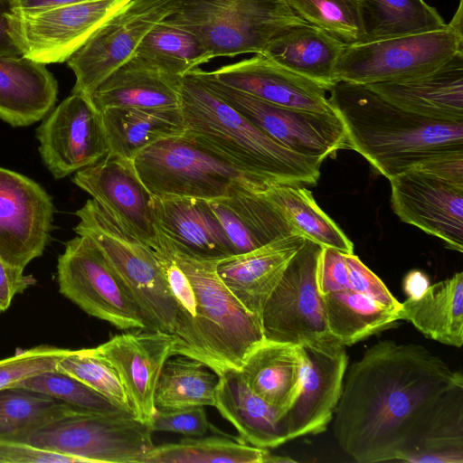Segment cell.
<instances>
[{
	"instance_id": "cell-1",
	"label": "cell",
	"mask_w": 463,
	"mask_h": 463,
	"mask_svg": "<svg viewBox=\"0 0 463 463\" xmlns=\"http://www.w3.org/2000/svg\"><path fill=\"white\" fill-rule=\"evenodd\" d=\"M463 376L418 344L380 341L346 373L334 412L340 448L359 463L403 461Z\"/></svg>"
},
{
	"instance_id": "cell-2",
	"label": "cell",
	"mask_w": 463,
	"mask_h": 463,
	"mask_svg": "<svg viewBox=\"0 0 463 463\" xmlns=\"http://www.w3.org/2000/svg\"><path fill=\"white\" fill-rule=\"evenodd\" d=\"M329 93L347 148L388 180L440 155L463 151V122L438 121L410 112L365 85L338 81Z\"/></svg>"
},
{
	"instance_id": "cell-3",
	"label": "cell",
	"mask_w": 463,
	"mask_h": 463,
	"mask_svg": "<svg viewBox=\"0 0 463 463\" xmlns=\"http://www.w3.org/2000/svg\"><path fill=\"white\" fill-rule=\"evenodd\" d=\"M181 111L185 133L250 178L315 185L323 160L283 146L227 104L193 71L184 76Z\"/></svg>"
},
{
	"instance_id": "cell-4",
	"label": "cell",
	"mask_w": 463,
	"mask_h": 463,
	"mask_svg": "<svg viewBox=\"0 0 463 463\" xmlns=\"http://www.w3.org/2000/svg\"><path fill=\"white\" fill-rule=\"evenodd\" d=\"M165 19L193 33L213 59L261 53L280 33L307 24L284 0H175Z\"/></svg>"
},
{
	"instance_id": "cell-5",
	"label": "cell",
	"mask_w": 463,
	"mask_h": 463,
	"mask_svg": "<svg viewBox=\"0 0 463 463\" xmlns=\"http://www.w3.org/2000/svg\"><path fill=\"white\" fill-rule=\"evenodd\" d=\"M75 215V233L90 238L101 250L141 309L147 327L173 335L175 304L154 249L93 199Z\"/></svg>"
},
{
	"instance_id": "cell-6",
	"label": "cell",
	"mask_w": 463,
	"mask_h": 463,
	"mask_svg": "<svg viewBox=\"0 0 463 463\" xmlns=\"http://www.w3.org/2000/svg\"><path fill=\"white\" fill-rule=\"evenodd\" d=\"M162 249L169 252L191 282L206 366L218 376L239 371L246 356L265 340L260 321L221 279L216 270L219 260Z\"/></svg>"
},
{
	"instance_id": "cell-7",
	"label": "cell",
	"mask_w": 463,
	"mask_h": 463,
	"mask_svg": "<svg viewBox=\"0 0 463 463\" xmlns=\"http://www.w3.org/2000/svg\"><path fill=\"white\" fill-rule=\"evenodd\" d=\"M445 27L347 44L335 67L338 81L370 85L428 75L463 52V5Z\"/></svg>"
},
{
	"instance_id": "cell-8",
	"label": "cell",
	"mask_w": 463,
	"mask_h": 463,
	"mask_svg": "<svg viewBox=\"0 0 463 463\" xmlns=\"http://www.w3.org/2000/svg\"><path fill=\"white\" fill-rule=\"evenodd\" d=\"M133 164L155 197L210 201L228 195L241 183L259 182L224 162L185 132L146 146L133 158Z\"/></svg>"
},
{
	"instance_id": "cell-9",
	"label": "cell",
	"mask_w": 463,
	"mask_h": 463,
	"mask_svg": "<svg viewBox=\"0 0 463 463\" xmlns=\"http://www.w3.org/2000/svg\"><path fill=\"white\" fill-rule=\"evenodd\" d=\"M24 442L81 463H143L154 448L149 425L121 410L80 409L38 430Z\"/></svg>"
},
{
	"instance_id": "cell-10",
	"label": "cell",
	"mask_w": 463,
	"mask_h": 463,
	"mask_svg": "<svg viewBox=\"0 0 463 463\" xmlns=\"http://www.w3.org/2000/svg\"><path fill=\"white\" fill-rule=\"evenodd\" d=\"M57 273L60 292L87 314L121 330L147 327L124 282L90 238L77 235L66 242Z\"/></svg>"
},
{
	"instance_id": "cell-11",
	"label": "cell",
	"mask_w": 463,
	"mask_h": 463,
	"mask_svg": "<svg viewBox=\"0 0 463 463\" xmlns=\"http://www.w3.org/2000/svg\"><path fill=\"white\" fill-rule=\"evenodd\" d=\"M192 71L248 121L298 155L324 161L347 148L345 128L336 113L274 105L219 82L207 71L196 68Z\"/></svg>"
},
{
	"instance_id": "cell-12",
	"label": "cell",
	"mask_w": 463,
	"mask_h": 463,
	"mask_svg": "<svg viewBox=\"0 0 463 463\" xmlns=\"http://www.w3.org/2000/svg\"><path fill=\"white\" fill-rule=\"evenodd\" d=\"M130 0H89L31 13L6 14L9 36L21 55L43 64L67 61Z\"/></svg>"
},
{
	"instance_id": "cell-13",
	"label": "cell",
	"mask_w": 463,
	"mask_h": 463,
	"mask_svg": "<svg viewBox=\"0 0 463 463\" xmlns=\"http://www.w3.org/2000/svg\"><path fill=\"white\" fill-rule=\"evenodd\" d=\"M321 250L320 244L305 239L288 262L262 308L260 325L266 340L301 345L331 335L317 279Z\"/></svg>"
},
{
	"instance_id": "cell-14",
	"label": "cell",
	"mask_w": 463,
	"mask_h": 463,
	"mask_svg": "<svg viewBox=\"0 0 463 463\" xmlns=\"http://www.w3.org/2000/svg\"><path fill=\"white\" fill-rule=\"evenodd\" d=\"M175 9V0H130L102 24L67 61L75 76L71 93L94 90L136 52L145 35Z\"/></svg>"
},
{
	"instance_id": "cell-15",
	"label": "cell",
	"mask_w": 463,
	"mask_h": 463,
	"mask_svg": "<svg viewBox=\"0 0 463 463\" xmlns=\"http://www.w3.org/2000/svg\"><path fill=\"white\" fill-rule=\"evenodd\" d=\"M39 153L55 179L94 165L109 154L101 113L91 98L71 93L36 129Z\"/></svg>"
},
{
	"instance_id": "cell-16",
	"label": "cell",
	"mask_w": 463,
	"mask_h": 463,
	"mask_svg": "<svg viewBox=\"0 0 463 463\" xmlns=\"http://www.w3.org/2000/svg\"><path fill=\"white\" fill-rule=\"evenodd\" d=\"M299 346L303 359L300 391L280 418L288 441L326 430L338 403L348 364L345 346L331 335Z\"/></svg>"
},
{
	"instance_id": "cell-17",
	"label": "cell",
	"mask_w": 463,
	"mask_h": 463,
	"mask_svg": "<svg viewBox=\"0 0 463 463\" xmlns=\"http://www.w3.org/2000/svg\"><path fill=\"white\" fill-rule=\"evenodd\" d=\"M55 208L38 183L0 167V257L24 269L49 243Z\"/></svg>"
},
{
	"instance_id": "cell-18",
	"label": "cell",
	"mask_w": 463,
	"mask_h": 463,
	"mask_svg": "<svg viewBox=\"0 0 463 463\" xmlns=\"http://www.w3.org/2000/svg\"><path fill=\"white\" fill-rule=\"evenodd\" d=\"M389 182L392 209L401 221L462 252L463 185L416 169L396 175Z\"/></svg>"
},
{
	"instance_id": "cell-19",
	"label": "cell",
	"mask_w": 463,
	"mask_h": 463,
	"mask_svg": "<svg viewBox=\"0 0 463 463\" xmlns=\"http://www.w3.org/2000/svg\"><path fill=\"white\" fill-rule=\"evenodd\" d=\"M105 211L154 250L160 244L154 195L140 179L133 160L108 154L72 177Z\"/></svg>"
},
{
	"instance_id": "cell-20",
	"label": "cell",
	"mask_w": 463,
	"mask_h": 463,
	"mask_svg": "<svg viewBox=\"0 0 463 463\" xmlns=\"http://www.w3.org/2000/svg\"><path fill=\"white\" fill-rule=\"evenodd\" d=\"M174 346L173 335L146 327L128 329L94 347L116 369L133 415L149 427L156 410V386Z\"/></svg>"
},
{
	"instance_id": "cell-21",
	"label": "cell",
	"mask_w": 463,
	"mask_h": 463,
	"mask_svg": "<svg viewBox=\"0 0 463 463\" xmlns=\"http://www.w3.org/2000/svg\"><path fill=\"white\" fill-rule=\"evenodd\" d=\"M209 73L226 86L274 105L335 113L326 89L262 53L222 66Z\"/></svg>"
},
{
	"instance_id": "cell-22",
	"label": "cell",
	"mask_w": 463,
	"mask_h": 463,
	"mask_svg": "<svg viewBox=\"0 0 463 463\" xmlns=\"http://www.w3.org/2000/svg\"><path fill=\"white\" fill-rule=\"evenodd\" d=\"M154 215L160 241L158 248L210 260L234 255L207 200L154 196Z\"/></svg>"
},
{
	"instance_id": "cell-23",
	"label": "cell",
	"mask_w": 463,
	"mask_h": 463,
	"mask_svg": "<svg viewBox=\"0 0 463 463\" xmlns=\"http://www.w3.org/2000/svg\"><path fill=\"white\" fill-rule=\"evenodd\" d=\"M264 184L246 181L236 185L228 195L208 201L234 255L298 234L279 210L263 195L261 189Z\"/></svg>"
},
{
	"instance_id": "cell-24",
	"label": "cell",
	"mask_w": 463,
	"mask_h": 463,
	"mask_svg": "<svg viewBox=\"0 0 463 463\" xmlns=\"http://www.w3.org/2000/svg\"><path fill=\"white\" fill-rule=\"evenodd\" d=\"M291 234L217 262L216 270L232 293L260 321L262 308L293 256L305 242Z\"/></svg>"
},
{
	"instance_id": "cell-25",
	"label": "cell",
	"mask_w": 463,
	"mask_h": 463,
	"mask_svg": "<svg viewBox=\"0 0 463 463\" xmlns=\"http://www.w3.org/2000/svg\"><path fill=\"white\" fill-rule=\"evenodd\" d=\"M365 86L391 103L424 118L463 122V52L428 75Z\"/></svg>"
},
{
	"instance_id": "cell-26",
	"label": "cell",
	"mask_w": 463,
	"mask_h": 463,
	"mask_svg": "<svg viewBox=\"0 0 463 463\" xmlns=\"http://www.w3.org/2000/svg\"><path fill=\"white\" fill-rule=\"evenodd\" d=\"M58 82L45 64L0 55V119L12 127L42 120L54 107Z\"/></svg>"
},
{
	"instance_id": "cell-27",
	"label": "cell",
	"mask_w": 463,
	"mask_h": 463,
	"mask_svg": "<svg viewBox=\"0 0 463 463\" xmlns=\"http://www.w3.org/2000/svg\"><path fill=\"white\" fill-rule=\"evenodd\" d=\"M183 78L133 55L99 84L91 100L99 111L109 108H180Z\"/></svg>"
},
{
	"instance_id": "cell-28",
	"label": "cell",
	"mask_w": 463,
	"mask_h": 463,
	"mask_svg": "<svg viewBox=\"0 0 463 463\" xmlns=\"http://www.w3.org/2000/svg\"><path fill=\"white\" fill-rule=\"evenodd\" d=\"M214 407L245 443L268 449L288 442L279 411L252 392L239 371L219 376Z\"/></svg>"
},
{
	"instance_id": "cell-29",
	"label": "cell",
	"mask_w": 463,
	"mask_h": 463,
	"mask_svg": "<svg viewBox=\"0 0 463 463\" xmlns=\"http://www.w3.org/2000/svg\"><path fill=\"white\" fill-rule=\"evenodd\" d=\"M346 45L326 32L304 24L275 36L261 53L329 91L338 82L335 67Z\"/></svg>"
},
{
	"instance_id": "cell-30",
	"label": "cell",
	"mask_w": 463,
	"mask_h": 463,
	"mask_svg": "<svg viewBox=\"0 0 463 463\" xmlns=\"http://www.w3.org/2000/svg\"><path fill=\"white\" fill-rule=\"evenodd\" d=\"M302 365L299 345L265 339L246 356L239 373L252 392L282 416L299 393Z\"/></svg>"
},
{
	"instance_id": "cell-31",
	"label": "cell",
	"mask_w": 463,
	"mask_h": 463,
	"mask_svg": "<svg viewBox=\"0 0 463 463\" xmlns=\"http://www.w3.org/2000/svg\"><path fill=\"white\" fill-rule=\"evenodd\" d=\"M425 336L447 345H463V272L429 286L417 298H408L396 313Z\"/></svg>"
},
{
	"instance_id": "cell-32",
	"label": "cell",
	"mask_w": 463,
	"mask_h": 463,
	"mask_svg": "<svg viewBox=\"0 0 463 463\" xmlns=\"http://www.w3.org/2000/svg\"><path fill=\"white\" fill-rule=\"evenodd\" d=\"M109 154L133 160L146 146L185 132L181 108L100 110Z\"/></svg>"
},
{
	"instance_id": "cell-33",
	"label": "cell",
	"mask_w": 463,
	"mask_h": 463,
	"mask_svg": "<svg viewBox=\"0 0 463 463\" xmlns=\"http://www.w3.org/2000/svg\"><path fill=\"white\" fill-rule=\"evenodd\" d=\"M261 192L299 235L322 247L354 253L353 242L318 206L312 193L303 184L267 183Z\"/></svg>"
},
{
	"instance_id": "cell-34",
	"label": "cell",
	"mask_w": 463,
	"mask_h": 463,
	"mask_svg": "<svg viewBox=\"0 0 463 463\" xmlns=\"http://www.w3.org/2000/svg\"><path fill=\"white\" fill-rule=\"evenodd\" d=\"M403 462H463V386L440 401Z\"/></svg>"
},
{
	"instance_id": "cell-35",
	"label": "cell",
	"mask_w": 463,
	"mask_h": 463,
	"mask_svg": "<svg viewBox=\"0 0 463 463\" xmlns=\"http://www.w3.org/2000/svg\"><path fill=\"white\" fill-rule=\"evenodd\" d=\"M219 376L201 362L171 355L163 365L154 394L156 410L214 407Z\"/></svg>"
},
{
	"instance_id": "cell-36",
	"label": "cell",
	"mask_w": 463,
	"mask_h": 463,
	"mask_svg": "<svg viewBox=\"0 0 463 463\" xmlns=\"http://www.w3.org/2000/svg\"><path fill=\"white\" fill-rule=\"evenodd\" d=\"M329 334L345 346L390 327L397 315L352 288L322 295Z\"/></svg>"
},
{
	"instance_id": "cell-37",
	"label": "cell",
	"mask_w": 463,
	"mask_h": 463,
	"mask_svg": "<svg viewBox=\"0 0 463 463\" xmlns=\"http://www.w3.org/2000/svg\"><path fill=\"white\" fill-rule=\"evenodd\" d=\"M279 463L294 462L288 457L271 454L243 441L223 437H186L176 443L154 448L143 463Z\"/></svg>"
},
{
	"instance_id": "cell-38",
	"label": "cell",
	"mask_w": 463,
	"mask_h": 463,
	"mask_svg": "<svg viewBox=\"0 0 463 463\" xmlns=\"http://www.w3.org/2000/svg\"><path fill=\"white\" fill-rule=\"evenodd\" d=\"M81 408L21 387L0 390V440L24 442L38 430ZM85 410V409H84Z\"/></svg>"
},
{
	"instance_id": "cell-39",
	"label": "cell",
	"mask_w": 463,
	"mask_h": 463,
	"mask_svg": "<svg viewBox=\"0 0 463 463\" xmlns=\"http://www.w3.org/2000/svg\"><path fill=\"white\" fill-rule=\"evenodd\" d=\"M134 55L165 73L179 77L213 60L193 33L166 19L151 28Z\"/></svg>"
},
{
	"instance_id": "cell-40",
	"label": "cell",
	"mask_w": 463,
	"mask_h": 463,
	"mask_svg": "<svg viewBox=\"0 0 463 463\" xmlns=\"http://www.w3.org/2000/svg\"><path fill=\"white\" fill-rule=\"evenodd\" d=\"M364 24V42H371L439 30L447 24L423 0H366Z\"/></svg>"
},
{
	"instance_id": "cell-41",
	"label": "cell",
	"mask_w": 463,
	"mask_h": 463,
	"mask_svg": "<svg viewBox=\"0 0 463 463\" xmlns=\"http://www.w3.org/2000/svg\"><path fill=\"white\" fill-rule=\"evenodd\" d=\"M307 24L317 27L346 44L366 39V0H284Z\"/></svg>"
},
{
	"instance_id": "cell-42",
	"label": "cell",
	"mask_w": 463,
	"mask_h": 463,
	"mask_svg": "<svg viewBox=\"0 0 463 463\" xmlns=\"http://www.w3.org/2000/svg\"><path fill=\"white\" fill-rule=\"evenodd\" d=\"M56 370L82 382L119 410L133 414L116 369L94 348L70 350L59 361Z\"/></svg>"
},
{
	"instance_id": "cell-43",
	"label": "cell",
	"mask_w": 463,
	"mask_h": 463,
	"mask_svg": "<svg viewBox=\"0 0 463 463\" xmlns=\"http://www.w3.org/2000/svg\"><path fill=\"white\" fill-rule=\"evenodd\" d=\"M14 387L35 391L89 411L107 412L119 410L82 382L57 370L46 371L24 379Z\"/></svg>"
},
{
	"instance_id": "cell-44",
	"label": "cell",
	"mask_w": 463,
	"mask_h": 463,
	"mask_svg": "<svg viewBox=\"0 0 463 463\" xmlns=\"http://www.w3.org/2000/svg\"><path fill=\"white\" fill-rule=\"evenodd\" d=\"M70 349L40 345L0 361V390L14 387L21 381L41 373L56 370L59 361Z\"/></svg>"
},
{
	"instance_id": "cell-45",
	"label": "cell",
	"mask_w": 463,
	"mask_h": 463,
	"mask_svg": "<svg viewBox=\"0 0 463 463\" xmlns=\"http://www.w3.org/2000/svg\"><path fill=\"white\" fill-rule=\"evenodd\" d=\"M345 261L350 288L396 314L401 302L392 296L384 283L354 253H345Z\"/></svg>"
},
{
	"instance_id": "cell-46",
	"label": "cell",
	"mask_w": 463,
	"mask_h": 463,
	"mask_svg": "<svg viewBox=\"0 0 463 463\" xmlns=\"http://www.w3.org/2000/svg\"><path fill=\"white\" fill-rule=\"evenodd\" d=\"M210 423L204 407L161 411L156 410L150 424L152 432L168 431L186 437H203Z\"/></svg>"
},
{
	"instance_id": "cell-47",
	"label": "cell",
	"mask_w": 463,
	"mask_h": 463,
	"mask_svg": "<svg viewBox=\"0 0 463 463\" xmlns=\"http://www.w3.org/2000/svg\"><path fill=\"white\" fill-rule=\"evenodd\" d=\"M317 279L321 295L351 288L345 253L334 248L322 247Z\"/></svg>"
},
{
	"instance_id": "cell-48",
	"label": "cell",
	"mask_w": 463,
	"mask_h": 463,
	"mask_svg": "<svg viewBox=\"0 0 463 463\" xmlns=\"http://www.w3.org/2000/svg\"><path fill=\"white\" fill-rule=\"evenodd\" d=\"M0 463H81L80 459L25 442L0 440Z\"/></svg>"
},
{
	"instance_id": "cell-49",
	"label": "cell",
	"mask_w": 463,
	"mask_h": 463,
	"mask_svg": "<svg viewBox=\"0 0 463 463\" xmlns=\"http://www.w3.org/2000/svg\"><path fill=\"white\" fill-rule=\"evenodd\" d=\"M35 279L24 275V269L13 266L0 257V311L6 310L16 294L34 285Z\"/></svg>"
},
{
	"instance_id": "cell-50",
	"label": "cell",
	"mask_w": 463,
	"mask_h": 463,
	"mask_svg": "<svg viewBox=\"0 0 463 463\" xmlns=\"http://www.w3.org/2000/svg\"><path fill=\"white\" fill-rule=\"evenodd\" d=\"M414 169L463 185V151L440 155Z\"/></svg>"
},
{
	"instance_id": "cell-51",
	"label": "cell",
	"mask_w": 463,
	"mask_h": 463,
	"mask_svg": "<svg viewBox=\"0 0 463 463\" xmlns=\"http://www.w3.org/2000/svg\"><path fill=\"white\" fill-rule=\"evenodd\" d=\"M11 11L31 13L53 6L70 5L89 0H8Z\"/></svg>"
},
{
	"instance_id": "cell-52",
	"label": "cell",
	"mask_w": 463,
	"mask_h": 463,
	"mask_svg": "<svg viewBox=\"0 0 463 463\" xmlns=\"http://www.w3.org/2000/svg\"><path fill=\"white\" fill-rule=\"evenodd\" d=\"M11 11L8 0H0V55H21L12 42L7 28L6 14Z\"/></svg>"
},
{
	"instance_id": "cell-53",
	"label": "cell",
	"mask_w": 463,
	"mask_h": 463,
	"mask_svg": "<svg viewBox=\"0 0 463 463\" xmlns=\"http://www.w3.org/2000/svg\"><path fill=\"white\" fill-rule=\"evenodd\" d=\"M429 287L428 279L420 272L411 273L404 284L408 298H417Z\"/></svg>"
}]
</instances>
